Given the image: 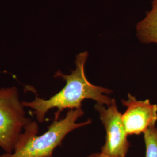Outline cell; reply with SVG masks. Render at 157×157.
<instances>
[{
  "mask_svg": "<svg viewBox=\"0 0 157 157\" xmlns=\"http://www.w3.org/2000/svg\"><path fill=\"white\" fill-rule=\"evenodd\" d=\"M88 58L89 52L87 51L80 52L76 56V67L71 73L65 75L61 71L56 72L55 76L62 78L66 84L50 98L44 99L36 95L33 101H23L24 107L33 110L38 122H44L47 113L51 109L57 108L55 119H58L61 112L65 109L82 108L84 100H92L106 106L112 103L113 98L108 95L112 93V90L92 84L87 78L85 65Z\"/></svg>",
  "mask_w": 157,
  "mask_h": 157,
  "instance_id": "1",
  "label": "cell"
},
{
  "mask_svg": "<svg viewBox=\"0 0 157 157\" xmlns=\"http://www.w3.org/2000/svg\"><path fill=\"white\" fill-rule=\"evenodd\" d=\"M84 113L82 108L70 109L64 118L55 119L41 135H39L37 122L32 121L19 136L13 152H4L0 154V157H53L54 150L61 145L69 133L91 123V119L76 122Z\"/></svg>",
  "mask_w": 157,
  "mask_h": 157,
  "instance_id": "2",
  "label": "cell"
},
{
  "mask_svg": "<svg viewBox=\"0 0 157 157\" xmlns=\"http://www.w3.org/2000/svg\"><path fill=\"white\" fill-rule=\"evenodd\" d=\"M25 108L17 87L0 89V148L6 153L13 152L25 127L32 121Z\"/></svg>",
  "mask_w": 157,
  "mask_h": 157,
  "instance_id": "3",
  "label": "cell"
},
{
  "mask_svg": "<svg viewBox=\"0 0 157 157\" xmlns=\"http://www.w3.org/2000/svg\"><path fill=\"white\" fill-rule=\"evenodd\" d=\"M94 108L99 113L106 131L105 142L101 147V153L109 157H126L130 144L122 122V114L118 110L115 100L113 98L109 106L96 103Z\"/></svg>",
  "mask_w": 157,
  "mask_h": 157,
  "instance_id": "4",
  "label": "cell"
},
{
  "mask_svg": "<svg viewBox=\"0 0 157 157\" xmlns=\"http://www.w3.org/2000/svg\"><path fill=\"white\" fill-rule=\"evenodd\" d=\"M127 100L121 102L126 110L122 119L128 135H139L149 128L155 126L157 121V105L150 100H137L135 96L128 94Z\"/></svg>",
  "mask_w": 157,
  "mask_h": 157,
  "instance_id": "5",
  "label": "cell"
},
{
  "mask_svg": "<svg viewBox=\"0 0 157 157\" xmlns=\"http://www.w3.org/2000/svg\"><path fill=\"white\" fill-rule=\"evenodd\" d=\"M136 34L141 43L157 44V0H152L150 10L137 23Z\"/></svg>",
  "mask_w": 157,
  "mask_h": 157,
  "instance_id": "6",
  "label": "cell"
},
{
  "mask_svg": "<svg viewBox=\"0 0 157 157\" xmlns=\"http://www.w3.org/2000/svg\"><path fill=\"white\" fill-rule=\"evenodd\" d=\"M146 146L145 157H157V128L147 129L143 133Z\"/></svg>",
  "mask_w": 157,
  "mask_h": 157,
  "instance_id": "7",
  "label": "cell"
},
{
  "mask_svg": "<svg viewBox=\"0 0 157 157\" xmlns=\"http://www.w3.org/2000/svg\"><path fill=\"white\" fill-rule=\"evenodd\" d=\"M86 157H109V156H107L106 155H104L102 153L100 152H96V153H93L89 155L88 156H87Z\"/></svg>",
  "mask_w": 157,
  "mask_h": 157,
  "instance_id": "8",
  "label": "cell"
}]
</instances>
